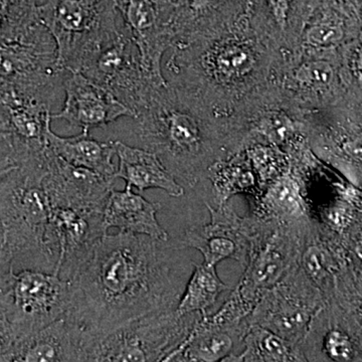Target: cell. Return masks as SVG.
<instances>
[{"instance_id": "cell-1", "label": "cell", "mask_w": 362, "mask_h": 362, "mask_svg": "<svg viewBox=\"0 0 362 362\" xmlns=\"http://www.w3.org/2000/svg\"><path fill=\"white\" fill-rule=\"evenodd\" d=\"M180 251L170 240L105 233L69 280L66 318L103 334L142 317L176 310L187 283Z\"/></svg>"}, {"instance_id": "cell-2", "label": "cell", "mask_w": 362, "mask_h": 362, "mask_svg": "<svg viewBox=\"0 0 362 362\" xmlns=\"http://www.w3.org/2000/svg\"><path fill=\"white\" fill-rule=\"evenodd\" d=\"M168 82L201 102L244 148L240 117L270 84L278 54L250 23L233 25L173 45Z\"/></svg>"}, {"instance_id": "cell-3", "label": "cell", "mask_w": 362, "mask_h": 362, "mask_svg": "<svg viewBox=\"0 0 362 362\" xmlns=\"http://www.w3.org/2000/svg\"><path fill=\"white\" fill-rule=\"evenodd\" d=\"M136 139L189 187L216 162L238 153L232 135L206 107L171 84L159 86L135 117Z\"/></svg>"}, {"instance_id": "cell-4", "label": "cell", "mask_w": 362, "mask_h": 362, "mask_svg": "<svg viewBox=\"0 0 362 362\" xmlns=\"http://www.w3.org/2000/svg\"><path fill=\"white\" fill-rule=\"evenodd\" d=\"M51 147L0 168V272L35 270L57 275L59 254L45 175Z\"/></svg>"}, {"instance_id": "cell-5", "label": "cell", "mask_w": 362, "mask_h": 362, "mask_svg": "<svg viewBox=\"0 0 362 362\" xmlns=\"http://www.w3.org/2000/svg\"><path fill=\"white\" fill-rule=\"evenodd\" d=\"M69 304V281L54 274L0 272V349L63 318Z\"/></svg>"}, {"instance_id": "cell-6", "label": "cell", "mask_w": 362, "mask_h": 362, "mask_svg": "<svg viewBox=\"0 0 362 362\" xmlns=\"http://www.w3.org/2000/svg\"><path fill=\"white\" fill-rule=\"evenodd\" d=\"M40 16L58 45L59 68L80 71L123 32L115 0H44Z\"/></svg>"}, {"instance_id": "cell-7", "label": "cell", "mask_w": 362, "mask_h": 362, "mask_svg": "<svg viewBox=\"0 0 362 362\" xmlns=\"http://www.w3.org/2000/svg\"><path fill=\"white\" fill-rule=\"evenodd\" d=\"M202 316H180L173 310L142 317L103 334L86 331L82 361H163Z\"/></svg>"}, {"instance_id": "cell-8", "label": "cell", "mask_w": 362, "mask_h": 362, "mask_svg": "<svg viewBox=\"0 0 362 362\" xmlns=\"http://www.w3.org/2000/svg\"><path fill=\"white\" fill-rule=\"evenodd\" d=\"M339 49L301 45L279 57L271 83L283 102L304 116L339 103L345 97Z\"/></svg>"}, {"instance_id": "cell-9", "label": "cell", "mask_w": 362, "mask_h": 362, "mask_svg": "<svg viewBox=\"0 0 362 362\" xmlns=\"http://www.w3.org/2000/svg\"><path fill=\"white\" fill-rule=\"evenodd\" d=\"M326 302L327 298L299 264L277 285L263 293L246 319L247 327L262 326L301 349L314 317Z\"/></svg>"}, {"instance_id": "cell-10", "label": "cell", "mask_w": 362, "mask_h": 362, "mask_svg": "<svg viewBox=\"0 0 362 362\" xmlns=\"http://www.w3.org/2000/svg\"><path fill=\"white\" fill-rule=\"evenodd\" d=\"M313 153L362 190V109L339 103L305 115Z\"/></svg>"}, {"instance_id": "cell-11", "label": "cell", "mask_w": 362, "mask_h": 362, "mask_svg": "<svg viewBox=\"0 0 362 362\" xmlns=\"http://www.w3.org/2000/svg\"><path fill=\"white\" fill-rule=\"evenodd\" d=\"M78 73L103 86L122 103L138 112L160 83L142 65L139 52L124 26L123 32L88 59Z\"/></svg>"}, {"instance_id": "cell-12", "label": "cell", "mask_w": 362, "mask_h": 362, "mask_svg": "<svg viewBox=\"0 0 362 362\" xmlns=\"http://www.w3.org/2000/svg\"><path fill=\"white\" fill-rule=\"evenodd\" d=\"M206 206L211 221L188 228L178 239L170 240L173 246L180 251L188 247L197 250L204 256V263L209 265L233 259L246 266L259 218H240L228 202L216 207L206 202Z\"/></svg>"}, {"instance_id": "cell-13", "label": "cell", "mask_w": 362, "mask_h": 362, "mask_svg": "<svg viewBox=\"0 0 362 362\" xmlns=\"http://www.w3.org/2000/svg\"><path fill=\"white\" fill-rule=\"evenodd\" d=\"M123 25L137 47L142 65L156 81L166 83L162 73L164 52L175 44L173 0H115Z\"/></svg>"}, {"instance_id": "cell-14", "label": "cell", "mask_w": 362, "mask_h": 362, "mask_svg": "<svg viewBox=\"0 0 362 362\" xmlns=\"http://www.w3.org/2000/svg\"><path fill=\"white\" fill-rule=\"evenodd\" d=\"M301 350L307 361H362V330L331 298L314 317Z\"/></svg>"}, {"instance_id": "cell-15", "label": "cell", "mask_w": 362, "mask_h": 362, "mask_svg": "<svg viewBox=\"0 0 362 362\" xmlns=\"http://www.w3.org/2000/svg\"><path fill=\"white\" fill-rule=\"evenodd\" d=\"M122 117L135 118V113L110 90L77 71L69 73L63 107L52 119H61L89 133L90 129L106 127Z\"/></svg>"}, {"instance_id": "cell-16", "label": "cell", "mask_w": 362, "mask_h": 362, "mask_svg": "<svg viewBox=\"0 0 362 362\" xmlns=\"http://www.w3.org/2000/svg\"><path fill=\"white\" fill-rule=\"evenodd\" d=\"M323 0H251L250 23L280 56L301 47L307 23Z\"/></svg>"}, {"instance_id": "cell-17", "label": "cell", "mask_w": 362, "mask_h": 362, "mask_svg": "<svg viewBox=\"0 0 362 362\" xmlns=\"http://www.w3.org/2000/svg\"><path fill=\"white\" fill-rule=\"evenodd\" d=\"M85 330L65 316L0 349V361H82Z\"/></svg>"}, {"instance_id": "cell-18", "label": "cell", "mask_w": 362, "mask_h": 362, "mask_svg": "<svg viewBox=\"0 0 362 362\" xmlns=\"http://www.w3.org/2000/svg\"><path fill=\"white\" fill-rule=\"evenodd\" d=\"M250 2L251 0H176L173 45L233 25L246 16Z\"/></svg>"}, {"instance_id": "cell-19", "label": "cell", "mask_w": 362, "mask_h": 362, "mask_svg": "<svg viewBox=\"0 0 362 362\" xmlns=\"http://www.w3.org/2000/svg\"><path fill=\"white\" fill-rule=\"evenodd\" d=\"M362 13L343 0H323L305 26L302 45L319 49H339L358 37Z\"/></svg>"}, {"instance_id": "cell-20", "label": "cell", "mask_w": 362, "mask_h": 362, "mask_svg": "<svg viewBox=\"0 0 362 362\" xmlns=\"http://www.w3.org/2000/svg\"><path fill=\"white\" fill-rule=\"evenodd\" d=\"M160 204L150 202L133 192L126 185L122 192L113 189L107 199L103 214L105 230L118 228L119 232L144 235L153 239L169 240L168 232L157 220Z\"/></svg>"}, {"instance_id": "cell-21", "label": "cell", "mask_w": 362, "mask_h": 362, "mask_svg": "<svg viewBox=\"0 0 362 362\" xmlns=\"http://www.w3.org/2000/svg\"><path fill=\"white\" fill-rule=\"evenodd\" d=\"M118 157L116 178L136 187L140 192L150 188L161 189L173 197L185 194V188L166 168L154 152L132 147L119 140L114 141Z\"/></svg>"}, {"instance_id": "cell-22", "label": "cell", "mask_w": 362, "mask_h": 362, "mask_svg": "<svg viewBox=\"0 0 362 362\" xmlns=\"http://www.w3.org/2000/svg\"><path fill=\"white\" fill-rule=\"evenodd\" d=\"M47 140L52 151L71 165L116 178L117 166L113 163V157L116 156L114 141H99L84 131L71 137H61L52 130L51 126L47 131Z\"/></svg>"}, {"instance_id": "cell-23", "label": "cell", "mask_w": 362, "mask_h": 362, "mask_svg": "<svg viewBox=\"0 0 362 362\" xmlns=\"http://www.w3.org/2000/svg\"><path fill=\"white\" fill-rule=\"evenodd\" d=\"M257 218L278 223L309 218L300 180L291 170L273 181L256 197Z\"/></svg>"}, {"instance_id": "cell-24", "label": "cell", "mask_w": 362, "mask_h": 362, "mask_svg": "<svg viewBox=\"0 0 362 362\" xmlns=\"http://www.w3.org/2000/svg\"><path fill=\"white\" fill-rule=\"evenodd\" d=\"M202 317L180 346L163 361H223L232 354L233 339L240 338L239 333L207 325Z\"/></svg>"}, {"instance_id": "cell-25", "label": "cell", "mask_w": 362, "mask_h": 362, "mask_svg": "<svg viewBox=\"0 0 362 362\" xmlns=\"http://www.w3.org/2000/svg\"><path fill=\"white\" fill-rule=\"evenodd\" d=\"M207 180L213 185L216 206L230 202L235 194H250L257 197L261 194L258 177L245 150L214 163Z\"/></svg>"}, {"instance_id": "cell-26", "label": "cell", "mask_w": 362, "mask_h": 362, "mask_svg": "<svg viewBox=\"0 0 362 362\" xmlns=\"http://www.w3.org/2000/svg\"><path fill=\"white\" fill-rule=\"evenodd\" d=\"M242 340L245 345L242 354L238 356L232 354L223 361H307L298 345L262 326H247Z\"/></svg>"}, {"instance_id": "cell-27", "label": "cell", "mask_w": 362, "mask_h": 362, "mask_svg": "<svg viewBox=\"0 0 362 362\" xmlns=\"http://www.w3.org/2000/svg\"><path fill=\"white\" fill-rule=\"evenodd\" d=\"M228 289V286L218 277L216 266L204 262L194 263L176 312L180 316L194 313L206 316L207 311L216 304L221 293Z\"/></svg>"}, {"instance_id": "cell-28", "label": "cell", "mask_w": 362, "mask_h": 362, "mask_svg": "<svg viewBox=\"0 0 362 362\" xmlns=\"http://www.w3.org/2000/svg\"><path fill=\"white\" fill-rule=\"evenodd\" d=\"M44 0H1V42H7L40 23Z\"/></svg>"}, {"instance_id": "cell-29", "label": "cell", "mask_w": 362, "mask_h": 362, "mask_svg": "<svg viewBox=\"0 0 362 362\" xmlns=\"http://www.w3.org/2000/svg\"><path fill=\"white\" fill-rule=\"evenodd\" d=\"M258 177L261 192L273 181L290 170V159L282 149L265 143H256L245 149Z\"/></svg>"}, {"instance_id": "cell-30", "label": "cell", "mask_w": 362, "mask_h": 362, "mask_svg": "<svg viewBox=\"0 0 362 362\" xmlns=\"http://www.w3.org/2000/svg\"><path fill=\"white\" fill-rule=\"evenodd\" d=\"M344 99L362 109V28L358 37L339 49Z\"/></svg>"}, {"instance_id": "cell-31", "label": "cell", "mask_w": 362, "mask_h": 362, "mask_svg": "<svg viewBox=\"0 0 362 362\" xmlns=\"http://www.w3.org/2000/svg\"><path fill=\"white\" fill-rule=\"evenodd\" d=\"M343 1L346 2L352 8L362 13V0H343Z\"/></svg>"}, {"instance_id": "cell-32", "label": "cell", "mask_w": 362, "mask_h": 362, "mask_svg": "<svg viewBox=\"0 0 362 362\" xmlns=\"http://www.w3.org/2000/svg\"><path fill=\"white\" fill-rule=\"evenodd\" d=\"M173 2H175V1H176V0H173Z\"/></svg>"}]
</instances>
